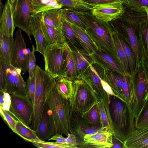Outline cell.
Returning <instances> with one entry per match:
<instances>
[{"instance_id": "cell-1", "label": "cell", "mask_w": 148, "mask_h": 148, "mask_svg": "<svg viewBox=\"0 0 148 148\" xmlns=\"http://www.w3.org/2000/svg\"><path fill=\"white\" fill-rule=\"evenodd\" d=\"M109 109L111 121V132L123 142L135 129L133 111L124 100L115 96H109Z\"/></svg>"}, {"instance_id": "cell-2", "label": "cell", "mask_w": 148, "mask_h": 148, "mask_svg": "<svg viewBox=\"0 0 148 148\" xmlns=\"http://www.w3.org/2000/svg\"><path fill=\"white\" fill-rule=\"evenodd\" d=\"M36 90L34 103V112L30 127L36 131L40 122L49 95L56 84V79L40 67L36 65Z\"/></svg>"}, {"instance_id": "cell-3", "label": "cell", "mask_w": 148, "mask_h": 148, "mask_svg": "<svg viewBox=\"0 0 148 148\" xmlns=\"http://www.w3.org/2000/svg\"><path fill=\"white\" fill-rule=\"evenodd\" d=\"M47 104L52 112L55 134H64L67 136L70 133L71 113L70 100L65 99L60 95L55 85L49 95Z\"/></svg>"}, {"instance_id": "cell-4", "label": "cell", "mask_w": 148, "mask_h": 148, "mask_svg": "<svg viewBox=\"0 0 148 148\" xmlns=\"http://www.w3.org/2000/svg\"><path fill=\"white\" fill-rule=\"evenodd\" d=\"M85 29L99 50L111 56L121 67L115 49L112 35L113 29L107 25L92 20L87 21Z\"/></svg>"}, {"instance_id": "cell-5", "label": "cell", "mask_w": 148, "mask_h": 148, "mask_svg": "<svg viewBox=\"0 0 148 148\" xmlns=\"http://www.w3.org/2000/svg\"><path fill=\"white\" fill-rule=\"evenodd\" d=\"M58 42L47 45L43 56L45 71L57 80L64 77L66 67L67 60L65 45Z\"/></svg>"}, {"instance_id": "cell-6", "label": "cell", "mask_w": 148, "mask_h": 148, "mask_svg": "<svg viewBox=\"0 0 148 148\" xmlns=\"http://www.w3.org/2000/svg\"><path fill=\"white\" fill-rule=\"evenodd\" d=\"M73 92L70 99L72 111L82 116L98 101L96 96L90 86L82 78L73 81Z\"/></svg>"}, {"instance_id": "cell-7", "label": "cell", "mask_w": 148, "mask_h": 148, "mask_svg": "<svg viewBox=\"0 0 148 148\" xmlns=\"http://www.w3.org/2000/svg\"><path fill=\"white\" fill-rule=\"evenodd\" d=\"M133 79L134 88L133 112L135 118L141 110L148 95V69L143 60L141 59L136 69Z\"/></svg>"}, {"instance_id": "cell-8", "label": "cell", "mask_w": 148, "mask_h": 148, "mask_svg": "<svg viewBox=\"0 0 148 148\" xmlns=\"http://www.w3.org/2000/svg\"><path fill=\"white\" fill-rule=\"evenodd\" d=\"M6 78L5 92L10 95L27 96L26 82L21 75V69L0 57Z\"/></svg>"}, {"instance_id": "cell-9", "label": "cell", "mask_w": 148, "mask_h": 148, "mask_svg": "<svg viewBox=\"0 0 148 148\" xmlns=\"http://www.w3.org/2000/svg\"><path fill=\"white\" fill-rule=\"evenodd\" d=\"M10 109L12 115L26 125H31L34 106L27 96L11 94Z\"/></svg>"}, {"instance_id": "cell-10", "label": "cell", "mask_w": 148, "mask_h": 148, "mask_svg": "<svg viewBox=\"0 0 148 148\" xmlns=\"http://www.w3.org/2000/svg\"><path fill=\"white\" fill-rule=\"evenodd\" d=\"M33 16L29 0H16L13 11L15 26L26 33L31 42L30 24Z\"/></svg>"}, {"instance_id": "cell-11", "label": "cell", "mask_w": 148, "mask_h": 148, "mask_svg": "<svg viewBox=\"0 0 148 148\" xmlns=\"http://www.w3.org/2000/svg\"><path fill=\"white\" fill-rule=\"evenodd\" d=\"M123 1L93 5L92 14L98 20L107 23L121 16L124 12Z\"/></svg>"}, {"instance_id": "cell-12", "label": "cell", "mask_w": 148, "mask_h": 148, "mask_svg": "<svg viewBox=\"0 0 148 148\" xmlns=\"http://www.w3.org/2000/svg\"><path fill=\"white\" fill-rule=\"evenodd\" d=\"M77 144L78 148H112L113 134L107 127H103L94 133L85 135Z\"/></svg>"}, {"instance_id": "cell-13", "label": "cell", "mask_w": 148, "mask_h": 148, "mask_svg": "<svg viewBox=\"0 0 148 148\" xmlns=\"http://www.w3.org/2000/svg\"><path fill=\"white\" fill-rule=\"evenodd\" d=\"M30 51L27 48L21 30L18 28L15 33L11 64L21 69L24 73L28 70L29 54Z\"/></svg>"}, {"instance_id": "cell-14", "label": "cell", "mask_w": 148, "mask_h": 148, "mask_svg": "<svg viewBox=\"0 0 148 148\" xmlns=\"http://www.w3.org/2000/svg\"><path fill=\"white\" fill-rule=\"evenodd\" d=\"M102 127H93L87 124L81 115L71 110L69 131L75 135L77 143L85 135L94 133Z\"/></svg>"}, {"instance_id": "cell-15", "label": "cell", "mask_w": 148, "mask_h": 148, "mask_svg": "<svg viewBox=\"0 0 148 148\" xmlns=\"http://www.w3.org/2000/svg\"><path fill=\"white\" fill-rule=\"evenodd\" d=\"M78 77L82 78L90 86L98 100L109 103V96L103 89L100 77L91 64Z\"/></svg>"}, {"instance_id": "cell-16", "label": "cell", "mask_w": 148, "mask_h": 148, "mask_svg": "<svg viewBox=\"0 0 148 148\" xmlns=\"http://www.w3.org/2000/svg\"><path fill=\"white\" fill-rule=\"evenodd\" d=\"M39 139L46 141L55 134V129L51 111L47 104L39 125L36 131Z\"/></svg>"}, {"instance_id": "cell-17", "label": "cell", "mask_w": 148, "mask_h": 148, "mask_svg": "<svg viewBox=\"0 0 148 148\" xmlns=\"http://www.w3.org/2000/svg\"><path fill=\"white\" fill-rule=\"evenodd\" d=\"M14 8L9 0L3 7L0 18V33L8 37H13L15 26L13 19Z\"/></svg>"}, {"instance_id": "cell-18", "label": "cell", "mask_w": 148, "mask_h": 148, "mask_svg": "<svg viewBox=\"0 0 148 148\" xmlns=\"http://www.w3.org/2000/svg\"><path fill=\"white\" fill-rule=\"evenodd\" d=\"M42 12L34 15L31 19L30 31L35 40L36 51L44 55L45 49L48 44L43 33L42 23Z\"/></svg>"}, {"instance_id": "cell-19", "label": "cell", "mask_w": 148, "mask_h": 148, "mask_svg": "<svg viewBox=\"0 0 148 148\" xmlns=\"http://www.w3.org/2000/svg\"><path fill=\"white\" fill-rule=\"evenodd\" d=\"M103 68V73L99 76L108 83L118 97L124 101L123 90L124 74H121L115 71Z\"/></svg>"}, {"instance_id": "cell-20", "label": "cell", "mask_w": 148, "mask_h": 148, "mask_svg": "<svg viewBox=\"0 0 148 148\" xmlns=\"http://www.w3.org/2000/svg\"><path fill=\"white\" fill-rule=\"evenodd\" d=\"M124 143L125 148H148V128H135Z\"/></svg>"}, {"instance_id": "cell-21", "label": "cell", "mask_w": 148, "mask_h": 148, "mask_svg": "<svg viewBox=\"0 0 148 148\" xmlns=\"http://www.w3.org/2000/svg\"><path fill=\"white\" fill-rule=\"evenodd\" d=\"M69 22L85 52L90 55L92 56L99 50L98 47L85 29L74 23Z\"/></svg>"}, {"instance_id": "cell-22", "label": "cell", "mask_w": 148, "mask_h": 148, "mask_svg": "<svg viewBox=\"0 0 148 148\" xmlns=\"http://www.w3.org/2000/svg\"><path fill=\"white\" fill-rule=\"evenodd\" d=\"M93 63L103 68L115 71L121 74L124 73L120 65L110 55L104 51L98 50L92 55Z\"/></svg>"}, {"instance_id": "cell-23", "label": "cell", "mask_w": 148, "mask_h": 148, "mask_svg": "<svg viewBox=\"0 0 148 148\" xmlns=\"http://www.w3.org/2000/svg\"><path fill=\"white\" fill-rule=\"evenodd\" d=\"M72 53L77 78L93 63V58L92 56L90 55L84 51H72Z\"/></svg>"}, {"instance_id": "cell-24", "label": "cell", "mask_w": 148, "mask_h": 148, "mask_svg": "<svg viewBox=\"0 0 148 148\" xmlns=\"http://www.w3.org/2000/svg\"><path fill=\"white\" fill-rule=\"evenodd\" d=\"M123 28L125 31L127 37H123L119 35L125 40L131 47L135 59L136 69L139 65L141 60L138 38L134 29L131 26L124 25Z\"/></svg>"}, {"instance_id": "cell-25", "label": "cell", "mask_w": 148, "mask_h": 148, "mask_svg": "<svg viewBox=\"0 0 148 148\" xmlns=\"http://www.w3.org/2000/svg\"><path fill=\"white\" fill-rule=\"evenodd\" d=\"M61 19L62 32L66 41L72 51H84L69 21L63 16Z\"/></svg>"}, {"instance_id": "cell-26", "label": "cell", "mask_w": 148, "mask_h": 148, "mask_svg": "<svg viewBox=\"0 0 148 148\" xmlns=\"http://www.w3.org/2000/svg\"><path fill=\"white\" fill-rule=\"evenodd\" d=\"M138 38L141 59L148 69V22H140L138 29Z\"/></svg>"}, {"instance_id": "cell-27", "label": "cell", "mask_w": 148, "mask_h": 148, "mask_svg": "<svg viewBox=\"0 0 148 148\" xmlns=\"http://www.w3.org/2000/svg\"><path fill=\"white\" fill-rule=\"evenodd\" d=\"M42 23L44 36L48 44L60 42L68 44L63 32L47 25L42 20Z\"/></svg>"}, {"instance_id": "cell-28", "label": "cell", "mask_w": 148, "mask_h": 148, "mask_svg": "<svg viewBox=\"0 0 148 148\" xmlns=\"http://www.w3.org/2000/svg\"><path fill=\"white\" fill-rule=\"evenodd\" d=\"M61 11L63 16L69 21L86 29L87 21L85 12L68 8H61Z\"/></svg>"}, {"instance_id": "cell-29", "label": "cell", "mask_w": 148, "mask_h": 148, "mask_svg": "<svg viewBox=\"0 0 148 148\" xmlns=\"http://www.w3.org/2000/svg\"><path fill=\"white\" fill-rule=\"evenodd\" d=\"M61 15V8L54 9L42 12V18L48 25L62 32Z\"/></svg>"}, {"instance_id": "cell-30", "label": "cell", "mask_w": 148, "mask_h": 148, "mask_svg": "<svg viewBox=\"0 0 148 148\" xmlns=\"http://www.w3.org/2000/svg\"><path fill=\"white\" fill-rule=\"evenodd\" d=\"M33 16L40 13L54 9L62 8L57 0H29Z\"/></svg>"}, {"instance_id": "cell-31", "label": "cell", "mask_w": 148, "mask_h": 148, "mask_svg": "<svg viewBox=\"0 0 148 148\" xmlns=\"http://www.w3.org/2000/svg\"><path fill=\"white\" fill-rule=\"evenodd\" d=\"M123 90L124 101L133 111L134 102V88L133 80L131 75L124 74Z\"/></svg>"}, {"instance_id": "cell-32", "label": "cell", "mask_w": 148, "mask_h": 148, "mask_svg": "<svg viewBox=\"0 0 148 148\" xmlns=\"http://www.w3.org/2000/svg\"><path fill=\"white\" fill-rule=\"evenodd\" d=\"M113 30L112 35L115 49L119 59L121 67L125 74L131 75L126 56L121 43L119 35L115 29Z\"/></svg>"}, {"instance_id": "cell-33", "label": "cell", "mask_w": 148, "mask_h": 148, "mask_svg": "<svg viewBox=\"0 0 148 148\" xmlns=\"http://www.w3.org/2000/svg\"><path fill=\"white\" fill-rule=\"evenodd\" d=\"M14 42L13 37L4 36L0 33V57L10 63Z\"/></svg>"}, {"instance_id": "cell-34", "label": "cell", "mask_w": 148, "mask_h": 148, "mask_svg": "<svg viewBox=\"0 0 148 148\" xmlns=\"http://www.w3.org/2000/svg\"><path fill=\"white\" fill-rule=\"evenodd\" d=\"M14 133L27 141L31 142L33 140H40L36 131L18 119L16 120Z\"/></svg>"}, {"instance_id": "cell-35", "label": "cell", "mask_w": 148, "mask_h": 148, "mask_svg": "<svg viewBox=\"0 0 148 148\" xmlns=\"http://www.w3.org/2000/svg\"><path fill=\"white\" fill-rule=\"evenodd\" d=\"M82 116L87 124L95 127H103L97 102Z\"/></svg>"}, {"instance_id": "cell-36", "label": "cell", "mask_w": 148, "mask_h": 148, "mask_svg": "<svg viewBox=\"0 0 148 148\" xmlns=\"http://www.w3.org/2000/svg\"><path fill=\"white\" fill-rule=\"evenodd\" d=\"M56 80V85L59 93L64 98L70 100L73 92V81L65 77Z\"/></svg>"}, {"instance_id": "cell-37", "label": "cell", "mask_w": 148, "mask_h": 148, "mask_svg": "<svg viewBox=\"0 0 148 148\" xmlns=\"http://www.w3.org/2000/svg\"><path fill=\"white\" fill-rule=\"evenodd\" d=\"M57 1L58 3L62 6V8H70L83 12L91 11L93 5L84 0H57Z\"/></svg>"}, {"instance_id": "cell-38", "label": "cell", "mask_w": 148, "mask_h": 148, "mask_svg": "<svg viewBox=\"0 0 148 148\" xmlns=\"http://www.w3.org/2000/svg\"><path fill=\"white\" fill-rule=\"evenodd\" d=\"M65 49L67 64L66 71L64 77L73 81L76 79L77 75L72 50L68 44L66 45Z\"/></svg>"}, {"instance_id": "cell-39", "label": "cell", "mask_w": 148, "mask_h": 148, "mask_svg": "<svg viewBox=\"0 0 148 148\" xmlns=\"http://www.w3.org/2000/svg\"><path fill=\"white\" fill-rule=\"evenodd\" d=\"M97 103L102 126L107 127L111 132V121L109 109V103L98 100Z\"/></svg>"}, {"instance_id": "cell-40", "label": "cell", "mask_w": 148, "mask_h": 148, "mask_svg": "<svg viewBox=\"0 0 148 148\" xmlns=\"http://www.w3.org/2000/svg\"><path fill=\"white\" fill-rule=\"evenodd\" d=\"M118 34L121 43L125 51L127 60L130 74L133 78L134 74L136 67L134 56L131 48L129 47V45L128 43L123 37Z\"/></svg>"}, {"instance_id": "cell-41", "label": "cell", "mask_w": 148, "mask_h": 148, "mask_svg": "<svg viewBox=\"0 0 148 148\" xmlns=\"http://www.w3.org/2000/svg\"><path fill=\"white\" fill-rule=\"evenodd\" d=\"M134 127L135 128H148V98L135 118Z\"/></svg>"}, {"instance_id": "cell-42", "label": "cell", "mask_w": 148, "mask_h": 148, "mask_svg": "<svg viewBox=\"0 0 148 148\" xmlns=\"http://www.w3.org/2000/svg\"><path fill=\"white\" fill-rule=\"evenodd\" d=\"M26 89L27 96L34 105L36 90V74L34 73L32 77L28 78L26 82Z\"/></svg>"}, {"instance_id": "cell-43", "label": "cell", "mask_w": 148, "mask_h": 148, "mask_svg": "<svg viewBox=\"0 0 148 148\" xmlns=\"http://www.w3.org/2000/svg\"><path fill=\"white\" fill-rule=\"evenodd\" d=\"M31 143L36 147L40 148H69L66 144H62L57 142H48L39 140H33Z\"/></svg>"}, {"instance_id": "cell-44", "label": "cell", "mask_w": 148, "mask_h": 148, "mask_svg": "<svg viewBox=\"0 0 148 148\" xmlns=\"http://www.w3.org/2000/svg\"><path fill=\"white\" fill-rule=\"evenodd\" d=\"M127 5L136 10H148V0H122Z\"/></svg>"}, {"instance_id": "cell-45", "label": "cell", "mask_w": 148, "mask_h": 148, "mask_svg": "<svg viewBox=\"0 0 148 148\" xmlns=\"http://www.w3.org/2000/svg\"><path fill=\"white\" fill-rule=\"evenodd\" d=\"M0 109L1 116L10 128L14 133L16 120L11 114L9 111L6 110L1 107Z\"/></svg>"}, {"instance_id": "cell-46", "label": "cell", "mask_w": 148, "mask_h": 148, "mask_svg": "<svg viewBox=\"0 0 148 148\" xmlns=\"http://www.w3.org/2000/svg\"><path fill=\"white\" fill-rule=\"evenodd\" d=\"M32 51H30L29 54L28 72L29 78H31L34 73L36 67V58L35 54L36 49L34 45H32Z\"/></svg>"}, {"instance_id": "cell-47", "label": "cell", "mask_w": 148, "mask_h": 148, "mask_svg": "<svg viewBox=\"0 0 148 148\" xmlns=\"http://www.w3.org/2000/svg\"><path fill=\"white\" fill-rule=\"evenodd\" d=\"M67 137L65 138V142L66 145L69 148H77L78 144L76 138L73 134L69 133Z\"/></svg>"}, {"instance_id": "cell-48", "label": "cell", "mask_w": 148, "mask_h": 148, "mask_svg": "<svg viewBox=\"0 0 148 148\" xmlns=\"http://www.w3.org/2000/svg\"><path fill=\"white\" fill-rule=\"evenodd\" d=\"M6 78L5 72L2 64L0 62V90L5 92Z\"/></svg>"}, {"instance_id": "cell-49", "label": "cell", "mask_w": 148, "mask_h": 148, "mask_svg": "<svg viewBox=\"0 0 148 148\" xmlns=\"http://www.w3.org/2000/svg\"><path fill=\"white\" fill-rule=\"evenodd\" d=\"M99 77L100 79L103 88L108 95L109 96L113 95L118 97L114 93L108 83L105 80L101 78L99 76Z\"/></svg>"}, {"instance_id": "cell-50", "label": "cell", "mask_w": 148, "mask_h": 148, "mask_svg": "<svg viewBox=\"0 0 148 148\" xmlns=\"http://www.w3.org/2000/svg\"><path fill=\"white\" fill-rule=\"evenodd\" d=\"M48 140H54L58 143L66 145L65 142V138L62 136V134H56Z\"/></svg>"}, {"instance_id": "cell-51", "label": "cell", "mask_w": 148, "mask_h": 148, "mask_svg": "<svg viewBox=\"0 0 148 148\" xmlns=\"http://www.w3.org/2000/svg\"><path fill=\"white\" fill-rule=\"evenodd\" d=\"M86 2L90 4L94 5L98 4L116 1H121L122 0H84Z\"/></svg>"}, {"instance_id": "cell-52", "label": "cell", "mask_w": 148, "mask_h": 148, "mask_svg": "<svg viewBox=\"0 0 148 148\" xmlns=\"http://www.w3.org/2000/svg\"><path fill=\"white\" fill-rule=\"evenodd\" d=\"M113 145L112 148H125L123 142L121 141L113 135Z\"/></svg>"}, {"instance_id": "cell-53", "label": "cell", "mask_w": 148, "mask_h": 148, "mask_svg": "<svg viewBox=\"0 0 148 148\" xmlns=\"http://www.w3.org/2000/svg\"><path fill=\"white\" fill-rule=\"evenodd\" d=\"M0 107H2L5 102V98L4 92L0 90Z\"/></svg>"}, {"instance_id": "cell-54", "label": "cell", "mask_w": 148, "mask_h": 148, "mask_svg": "<svg viewBox=\"0 0 148 148\" xmlns=\"http://www.w3.org/2000/svg\"><path fill=\"white\" fill-rule=\"evenodd\" d=\"M11 4L12 5L13 7H14V5L16 0H9Z\"/></svg>"}, {"instance_id": "cell-55", "label": "cell", "mask_w": 148, "mask_h": 148, "mask_svg": "<svg viewBox=\"0 0 148 148\" xmlns=\"http://www.w3.org/2000/svg\"><path fill=\"white\" fill-rule=\"evenodd\" d=\"M145 12H147L148 16V10H146Z\"/></svg>"}, {"instance_id": "cell-56", "label": "cell", "mask_w": 148, "mask_h": 148, "mask_svg": "<svg viewBox=\"0 0 148 148\" xmlns=\"http://www.w3.org/2000/svg\"><path fill=\"white\" fill-rule=\"evenodd\" d=\"M148 98V96H147V98Z\"/></svg>"}]
</instances>
